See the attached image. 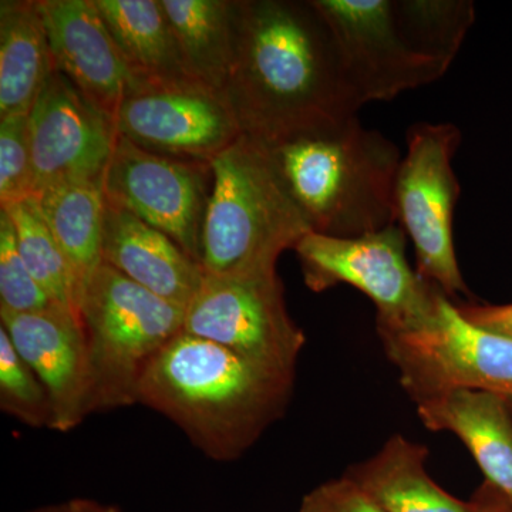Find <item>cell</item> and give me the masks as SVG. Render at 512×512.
Instances as JSON below:
<instances>
[{"label": "cell", "instance_id": "27", "mask_svg": "<svg viewBox=\"0 0 512 512\" xmlns=\"http://www.w3.org/2000/svg\"><path fill=\"white\" fill-rule=\"evenodd\" d=\"M33 170L29 114L0 119V205L32 198Z\"/></svg>", "mask_w": 512, "mask_h": 512}, {"label": "cell", "instance_id": "10", "mask_svg": "<svg viewBox=\"0 0 512 512\" xmlns=\"http://www.w3.org/2000/svg\"><path fill=\"white\" fill-rule=\"evenodd\" d=\"M212 180L207 161L161 156L117 136L103 188L107 201L164 232L201 264Z\"/></svg>", "mask_w": 512, "mask_h": 512}, {"label": "cell", "instance_id": "23", "mask_svg": "<svg viewBox=\"0 0 512 512\" xmlns=\"http://www.w3.org/2000/svg\"><path fill=\"white\" fill-rule=\"evenodd\" d=\"M2 210L12 221L19 254L37 284L45 289L56 305L70 309L77 315L69 265L47 227L35 198H26Z\"/></svg>", "mask_w": 512, "mask_h": 512}, {"label": "cell", "instance_id": "3", "mask_svg": "<svg viewBox=\"0 0 512 512\" xmlns=\"http://www.w3.org/2000/svg\"><path fill=\"white\" fill-rule=\"evenodd\" d=\"M265 147L312 232L353 238L396 224L402 154L356 114Z\"/></svg>", "mask_w": 512, "mask_h": 512}, {"label": "cell", "instance_id": "24", "mask_svg": "<svg viewBox=\"0 0 512 512\" xmlns=\"http://www.w3.org/2000/svg\"><path fill=\"white\" fill-rule=\"evenodd\" d=\"M404 35L420 52L451 66L476 19L466 0H402L394 2Z\"/></svg>", "mask_w": 512, "mask_h": 512}, {"label": "cell", "instance_id": "33", "mask_svg": "<svg viewBox=\"0 0 512 512\" xmlns=\"http://www.w3.org/2000/svg\"><path fill=\"white\" fill-rule=\"evenodd\" d=\"M504 397H505V402H507L508 409H510V413L512 416V394H511V396H504Z\"/></svg>", "mask_w": 512, "mask_h": 512}, {"label": "cell", "instance_id": "8", "mask_svg": "<svg viewBox=\"0 0 512 512\" xmlns=\"http://www.w3.org/2000/svg\"><path fill=\"white\" fill-rule=\"evenodd\" d=\"M379 336L414 402L456 389L512 394V339L468 322L443 292L419 328Z\"/></svg>", "mask_w": 512, "mask_h": 512}, {"label": "cell", "instance_id": "21", "mask_svg": "<svg viewBox=\"0 0 512 512\" xmlns=\"http://www.w3.org/2000/svg\"><path fill=\"white\" fill-rule=\"evenodd\" d=\"M35 200L69 265L77 312L83 289L103 264L106 211L103 181L55 185Z\"/></svg>", "mask_w": 512, "mask_h": 512}, {"label": "cell", "instance_id": "28", "mask_svg": "<svg viewBox=\"0 0 512 512\" xmlns=\"http://www.w3.org/2000/svg\"><path fill=\"white\" fill-rule=\"evenodd\" d=\"M298 512H384L352 480L343 476L313 488L302 498Z\"/></svg>", "mask_w": 512, "mask_h": 512}, {"label": "cell", "instance_id": "7", "mask_svg": "<svg viewBox=\"0 0 512 512\" xmlns=\"http://www.w3.org/2000/svg\"><path fill=\"white\" fill-rule=\"evenodd\" d=\"M460 143L461 133L454 124H414L394 183L396 222L412 239L417 274L448 298L470 295L454 248L460 184L453 158Z\"/></svg>", "mask_w": 512, "mask_h": 512}, {"label": "cell", "instance_id": "1", "mask_svg": "<svg viewBox=\"0 0 512 512\" xmlns=\"http://www.w3.org/2000/svg\"><path fill=\"white\" fill-rule=\"evenodd\" d=\"M222 96L242 134L264 146L362 107L312 0H237L235 55Z\"/></svg>", "mask_w": 512, "mask_h": 512}, {"label": "cell", "instance_id": "4", "mask_svg": "<svg viewBox=\"0 0 512 512\" xmlns=\"http://www.w3.org/2000/svg\"><path fill=\"white\" fill-rule=\"evenodd\" d=\"M212 192L202 234L205 274H275L279 256L312 232L264 144L245 134L211 161Z\"/></svg>", "mask_w": 512, "mask_h": 512}, {"label": "cell", "instance_id": "19", "mask_svg": "<svg viewBox=\"0 0 512 512\" xmlns=\"http://www.w3.org/2000/svg\"><path fill=\"white\" fill-rule=\"evenodd\" d=\"M429 448L396 434L382 450L345 474L384 512H473L434 483L426 471Z\"/></svg>", "mask_w": 512, "mask_h": 512}, {"label": "cell", "instance_id": "5", "mask_svg": "<svg viewBox=\"0 0 512 512\" xmlns=\"http://www.w3.org/2000/svg\"><path fill=\"white\" fill-rule=\"evenodd\" d=\"M77 316L86 338L90 414L138 404L141 379L184 328L185 308L101 264L83 289Z\"/></svg>", "mask_w": 512, "mask_h": 512}, {"label": "cell", "instance_id": "31", "mask_svg": "<svg viewBox=\"0 0 512 512\" xmlns=\"http://www.w3.org/2000/svg\"><path fill=\"white\" fill-rule=\"evenodd\" d=\"M66 512H121V510L93 498H72L66 501Z\"/></svg>", "mask_w": 512, "mask_h": 512}, {"label": "cell", "instance_id": "20", "mask_svg": "<svg viewBox=\"0 0 512 512\" xmlns=\"http://www.w3.org/2000/svg\"><path fill=\"white\" fill-rule=\"evenodd\" d=\"M53 69L39 0H2L0 119L29 114Z\"/></svg>", "mask_w": 512, "mask_h": 512}, {"label": "cell", "instance_id": "6", "mask_svg": "<svg viewBox=\"0 0 512 512\" xmlns=\"http://www.w3.org/2000/svg\"><path fill=\"white\" fill-rule=\"evenodd\" d=\"M406 237L396 222L353 238L309 232L293 249L312 292L353 286L375 303L377 332H404L433 316L441 292L410 266Z\"/></svg>", "mask_w": 512, "mask_h": 512}, {"label": "cell", "instance_id": "16", "mask_svg": "<svg viewBox=\"0 0 512 512\" xmlns=\"http://www.w3.org/2000/svg\"><path fill=\"white\" fill-rule=\"evenodd\" d=\"M103 262L165 301L187 308L205 272L177 242L106 200Z\"/></svg>", "mask_w": 512, "mask_h": 512}, {"label": "cell", "instance_id": "32", "mask_svg": "<svg viewBox=\"0 0 512 512\" xmlns=\"http://www.w3.org/2000/svg\"><path fill=\"white\" fill-rule=\"evenodd\" d=\"M25 512H66V503L45 505V507L35 508V510Z\"/></svg>", "mask_w": 512, "mask_h": 512}, {"label": "cell", "instance_id": "18", "mask_svg": "<svg viewBox=\"0 0 512 512\" xmlns=\"http://www.w3.org/2000/svg\"><path fill=\"white\" fill-rule=\"evenodd\" d=\"M94 5L143 86L200 83L185 64L161 0H94Z\"/></svg>", "mask_w": 512, "mask_h": 512}, {"label": "cell", "instance_id": "17", "mask_svg": "<svg viewBox=\"0 0 512 512\" xmlns=\"http://www.w3.org/2000/svg\"><path fill=\"white\" fill-rule=\"evenodd\" d=\"M414 403L427 430L456 434L485 483L512 498V416L503 394L456 389Z\"/></svg>", "mask_w": 512, "mask_h": 512}, {"label": "cell", "instance_id": "22", "mask_svg": "<svg viewBox=\"0 0 512 512\" xmlns=\"http://www.w3.org/2000/svg\"><path fill=\"white\" fill-rule=\"evenodd\" d=\"M188 70L222 93L231 72L237 35V0H161Z\"/></svg>", "mask_w": 512, "mask_h": 512}, {"label": "cell", "instance_id": "13", "mask_svg": "<svg viewBox=\"0 0 512 512\" xmlns=\"http://www.w3.org/2000/svg\"><path fill=\"white\" fill-rule=\"evenodd\" d=\"M32 198L47 188L103 181L117 128L59 70L53 69L29 113Z\"/></svg>", "mask_w": 512, "mask_h": 512}, {"label": "cell", "instance_id": "14", "mask_svg": "<svg viewBox=\"0 0 512 512\" xmlns=\"http://www.w3.org/2000/svg\"><path fill=\"white\" fill-rule=\"evenodd\" d=\"M0 328L49 394L50 430H76L90 416L89 357L79 316L59 305L39 312H0Z\"/></svg>", "mask_w": 512, "mask_h": 512}, {"label": "cell", "instance_id": "15", "mask_svg": "<svg viewBox=\"0 0 512 512\" xmlns=\"http://www.w3.org/2000/svg\"><path fill=\"white\" fill-rule=\"evenodd\" d=\"M53 63L96 109L116 119L143 86L121 55L94 0H39Z\"/></svg>", "mask_w": 512, "mask_h": 512}, {"label": "cell", "instance_id": "25", "mask_svg": "<svg viewBox=\"0 0 512 512\" xmlns=\"http://www.w3.org/2000/svg\"><path fill=\"white\" fill-rule=\"evenodd\" d=\"M0 409L30 429H50L52 404L32 367L0 328Z\"/></svg>", "mask_w": 512, "mask_h": 512}, {"label": "cell", "instance_id": "9", "mask_svg": "<svg viewBox=\"0 0 512 512\" xmlns=\"http://www.w3.org/2000/svg\"><path fill=\"white\" fill-rule=\"evenodd\" d=\"M183 332L289 372H295L306 343L286 309L276 272L238 278L205 274L185 308Z\"/></svg>", "mask_w": 512, "mask_h": 512}, {"label": "cell", "instance_id": "29", "mask_svg": "<svg viewBox=\"0 0 512 512\" xmlns=\"http://www.w3.org/2000/svg\"><path fill=\"white\" fill-rule=\"evenodd\" d=\"M461 315L488 332L497 333L512 339V303L511 305H480V303H458Z\"/></svg>", "mask_w": 512, "mask_h": 512}, {"label": "cell", "instance_id": "11", "mask_svg": "<svg viewBox=\"0 0 512 512\" xmlns=\"http://www.w3.org/2000/svg\"><path fill=\"white\" fill-rule=\"evenodd\" d=\"M330 33L357 99H396L436 82L446 64L420 52L400 28L393 0H312Z\"/></svg>", "mask_w": 512, "mask_h": 512}, {"label": "cell", "instance_id": "30", "mask_svg": "<svg viewBox=\"0 0 512 512\" xmlns=\"http://www.w3.org/2000/svg\"><path fill=\"white\" fill-rule=\"evenodd\" d=\"M473 512H512V498L484 483L470 501Z\"/></svg>", "mask_w": 512, "mask_h": 512}, {"label": "cell", "instance_id": "12", "mask_svg": "<svg viewBox=\"0 0 512 512\" xmlns=\"http://www.w3.org/2000/svg\"><path fill=\"white\" fill-rule=\"evenodd\" d=\"M114 124L119 136L151 153L207 163L242 136L222 93L200 83L138 87Z\"/></svg>", "mask_w": 512, "mask_h": 512}, {"label": "cell", "instance_id": "2", "mask_svg": "<svg viewBox=\"0 0 512 512\" xmlns=\"http://www.w3.org/2000/svg\"><path fill=\"white\" fill-rule=\"evenodd\" d=\"M295 372L181 332L148 365L138 404L163 414L204 456L238 460L288 409Z\"/></svg>", "mask_w": 512, "mask_h": 512}, {"label": "cell", "instance_id": "26", "mask_svg": "<svg viewBox=\"0 0 512 512\" xmlns=\"http://www.w3.org/2000/svg\"><path fill=\"white\" fill-rule=\"evenodd\" d=\"M55 305L23 262L12 221L0 210V312H39Z\"/></svg>", "mask_w": 512, "mask_h": 512}]
</instances>
